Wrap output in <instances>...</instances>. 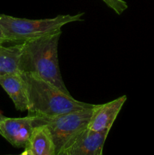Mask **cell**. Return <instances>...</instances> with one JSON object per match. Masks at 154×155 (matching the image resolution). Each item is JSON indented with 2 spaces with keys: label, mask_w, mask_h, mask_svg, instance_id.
<instances>
[{
  "label": "cell",
  "mask_w": 154,
  "mask_h": 155,
  "mask_svg": "<svg viewBox=\"0 0 154 155\" xmlns=\"http://www.w3.org/2000/svg\"><path fill=\"white\" fill-rule=\"evenodd\" d=\"M62 31L22 43L19 71L34 74L64 93L70 95L62 79L58 61V44Z\"/></svg>",
  "instance_id": "1"
},
{
  "label": "cell",
  "mask_w": 154,
  "mask_h": 155,
  "mask_svg": "<svg viewBox=\"0 0 154 155\" xmlns=\"http://www.w3.org/2000/svg\"><path fill=\"white\" fill-rule=\"evenodd\" d=\"M22 76L26 83L30 116L54 117L95 106L77 101L34 74L22 73Z\"/></svg>",
  "instance_id": "2"
},
{
  "label": "cell",
  "mask_w": 154,
  "mask_h": 155,
  "mask_svg": "<svg viewBox=\"0 0 154 155\" xmlns=\"http://www.w3.org/2000/svg\"><path fill=\"white\" fill-rule=\"evenodd\" d=\"M84 13L60 15L52 18L27 19L0 14V28L6 42H25L61 30L66 24L82 21Z\"/></svg>",
  "instance_id": "3"
},
{
  "label": "cell",
  "mask_w": 154,
  "mask_h": 155,
  "mask_svg": "<svg viewBox=\"0 0 154 155\" xmlns=\"http://www.w3.org/2000/svg\"><path fill=\"white\" fill-rule=\"evenodd\" d=\"M94 107L54 117H32L35 127L39 126L48 127L57 155L69 149L77 138L87 130Z\"/></svg>",
  "instance_id": "4"
},
{
  "label": "cell",
  "mask_w": 154,
  "mask_h": 155,
  "mask_svg": "<svg viewBox=\"0 0 154 155\" xmlns=\"http://www.w3.org/2000/svg\"><path fill=\"white\" fill-rule=\"evenodd\" d=\"M34 128L33 118L30 115L18 118L4 117L0 121V135L15 148L27 146Z\"/></svg>",
  "instance_id": "5"
},
{
  "label": "cell",
  "mask_w": 154,
  "mask_h": 155,
  "mask_svg": "<svg viewBox=\"0 0 154 155\" xmlns=\"http://www.w3.org/2000/svg\"><path fill=\"white\" fill-rule=\"evenodd\" d=\"M126 100V95H122L105 104H95L88 129L98 133L110 131Z\"/></svg>",
  "instance_id": "6"
},
{
  "label": "cell",
  "mask_w": 154,
  "mask_h": 155,
  "mask_svg": "<svg viewBox=\"0 0 154 155\" xmlns=\"http://www.w3.org/2000/svg\"><path fill=\"white\" fill-rule=\"evenodd\" d=\"M109 132L98 133L87 129L68 149L69 155H98L103 152Z\"/></svg>",
  "instance_id": "7"
},
{
  "label": "cell",
  "mask_w": 154,
  "mask_h": 155,
  "mask_svg": "<svg viewBox=\"0 0 154 155\" xmlns=\"http://www.w3.org/2000/svg\"><path fill=\"white\" fill-rule=\"evenodd\" d=\"M0 86L9 95L17 110L21 111L28 110L27 89L22 73L16 72L1 76Z\"/></svg>",
  "instance_id": "8"
},
{
  "label": "cell",
  "mask_w": 154,
  "mask_h": 155,
  "mask_svg": "<svg viewBox=\"0 0 154 155\" xmlns=\"http://www.w3.org/2000/svg\"><path fill=\"white\" fill-rule=\"evenodd\" d=\"M25 148H27L33 155H56L52 136L45 126L35 127Z\"/></svg>",
  "instance_id": "9"
},
{
  "label": "cell",
  "mask_w": 154,
  "mask_h": 155,
  "mask_svg": "<svg viewBox=\"0 0 154 155\" xmlns=\"http://www.w3.org/2000/svg\"><path fill=\"white\" fill-rule=\"evenodd\" d=\"M22 43L12 46L0 45V77L20 72L19 64Z\"/></svg>",
  "instance_id": "10"
},
{
  "label": "cell",
  "mask_w": 154,
  "mask_h": 155,
  "mask_svg": "<svg viewBox=\"0 0 154 155\" xmlns=\"http://www.w3.org/2000/svg\"><path fill=\"white\" fill-rule=\"evenodd\" d=\"M108 7L120 15L128 8V5L124 0H102Z\"/></svg>",
  "instance_id": "11"
},
{
  "label": "cell",
  "mask_w": 154,
  "mask_h": 155,
  "mask_svg": "<svg viewBox=\"0 0 154 155\" xmlns=\"http://www.w3.org/2000/svg\"><path fill=\"white\" fill-rule=\"evenodd\" d=\"M5 42H6L5 39L2 31L1 28H0V45H3V43H5Z\"/></svg>",
  "instance_id": "12"
},
{
  "label": "cell",
  "mask_w": 154,
  "mask_h": 155,
  "mask_svg": "<svg viewBox=\"0 0 154 155\" xmlns=\"http://www.w3.org/2000/svg\"><path fill=\"white\" fill-rule=\"evenodd\" d=\"M18 155H33V154H32V153L30 152V151H29L27 148H25V150H24V152L21 153V154H18Z\"/></svg>",
  "instance_id": "13"
},
{
  "label": "cell",
  "mask_w": 154,
  "mask_h": 155,
  "mask_svg": "<svg viewBox=\"0 0 154 155\" xmlns=\"http://www.w3.org/2000/svg\"><path fill=\"white\" fill-rule=\"evenodd\" d=\"M57 155H69V151H68V149L67 150H65V151H62V152H60V154H57Z\"/></svg>",
  "instance_id": "14"
},
{
  "label": "cell",
  "mask_w": 154,
  "mask_h": 155,
  "mask_svg": "<svg viewBox=\"0 0 154 155\" xmlns=\"http://www.w3.org/2000/svg\"><path fill=\"white\" fill-rule=\"evenodd\" d=\"M4 115H2V114H1V112H0V121H1L3 119V118H4Z\"/></svg>",
  "instance_id": "15"
},
{
  "label": "cell",
  "mask_w": 154,
  "mask_h": 155,
  "mask_svg": "<svg viewBox=\"0 0 154 155\" xmlns=\"http://www.w3.org/2000/svg\"><path fill=\"white\" fill-rule=\"evenodd\" d=\"M98 155H103V152H101L100 154H98Z\"/></svg>",
  "instance_id": "16"
}]
</instances>
